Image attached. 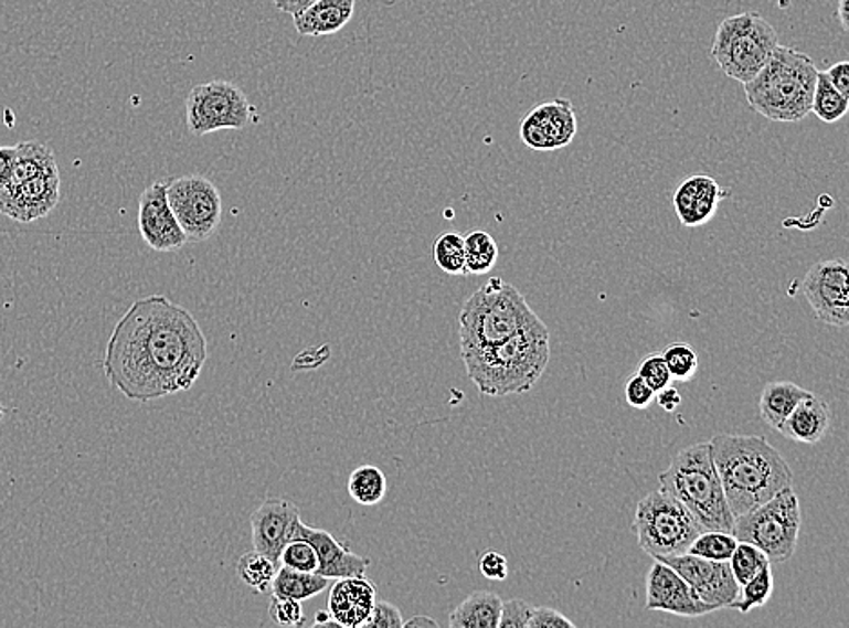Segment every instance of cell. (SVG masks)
Returning <instances> with one entry per match:
<instances>
[{"mask_svg": "<svg viewBox=\"0 0 849 628\" xmlns=\"http://www.w3.org/2000/svg\"><path fill=\"white\" fill-rule=\"evenodd\" d=\"M571 619L551 607H534L526 628H573Z\"/></svg>", "mask_w": 849, "mask_h": 628, "instance_id": "ee69618b", "label": "cell"}, {"mask_svg": "<svg viewBox=\"0 0 849 628\" xmlns=\"http://www.w3.org/2000/svg\"><path fill=\"white\" fill-rule=\"evenodd\" d=\"M17 147H0V189L10 185L13 169H15Z\"/></svg>", "mask_w": 849, "mask_h": 628, "instance_id": "7dc6e473", "label": "cell"}, {"mask_svg": "<svg viewBox=\"0 0 849 628\" xmlns=\"http://www.w3.org/2000/svg\"><path fill=\"white\" fill-rule=\"evenodd\" d=\"M460 355L468 377L486 397L522 395L537 386L549 366V330L538 317L506 341Z\"/></svg>", "mask_w": 849, "mask_h": 628, "instance_id": "3957f363", "label": "cell"}, {"mask_svg": "<svg viewBox=\"0 0 849 628\" xmlns=\"http://www.w3.org/2000/svg\"><path fill=\"white\" fill-rule=\"evenodd\" d=\"M658 478L665 493L692 514L701 531L734 534L735 518L715 471L710 443L681 449Z\"/></svg>", "mask_w": 849, "mask_h": 628, "instance_id": "5b68a950", "label": "cell"}, {"mask_svg": "<svg viewBox=\"0 0 849 628\" xmlns=\"http://www.w3.org/2000/svg\"><path fill=\"white\" fill-rule=\"evenodd\" d=\"M294 539H305L312 543L317 560H319L317 574H321L325 578L341 579L364 576L367 568L372 565L370 560L362 558L359 554L344 547L341 542H337L332 534L322 531V529L308 528L303 520L297 522Z\"/></svg>", "mask_w": 849, "mask_h": 628, "instance_id": "d6986e66", "label": "cell"}, {"mask_svg": "<svg viewBox=\"0 0 849 628\" xmlns=\"http://www.w3.org/2000/svg\"><path fill=\"white\" fill-rule=\"evenodd\" d=\"M579 121L574 106L565 98L534 107L522 120L520 138L533 151H559L574 140Z\"/></svg>", "mask_w": 849, "mask_h": 628, "instance_id": "5bb4252c", "label": "cell"}, {"mask_svg": "<svg viewBox=\"0 0 849 628\" xmlns=\"http://www.w3.org/2000/svg\"><path fill=\"white\" fill-rule=\"evenodd\" d=\"M502 598L489 590L469 594L449 616L452 628H498Z\"/></svg>", "mask_w": 849, "mask_h": 628, "instance_id": "cb8c5ba5", "label": "cell"}, {"mask_svg": "<svg viewBox=\"0 0 849 628\" xmlns=\"http://www.w3.org/2000/svg\"><path fill=\"white\" fill-rule=\"evenodd\" d=\"M817 73L819 70L806 53L779 44L763 70L743 84L746 100L768 120H805L811 113Z\"/></svg>", "mask_w": 849, "mask_h": 628, "instance_id": "277c9868", "label": "cell"}, {"mask_svg": "<svg viewBox=\"0 0 849 628\" xmlns=\"http://www.w3.org/2000/svg\"><path fill=\"white\" fill-rule=\"evenodd\" d=\"M831 409L825 398L809 393L794 412L789 413L779 432L789 440L800 444H817L825 438L831 426Z\"/></svg>", "mask_w": 849, "mask_h": 628, "instance_id": "7402d4cb", "label": "cell"}, {"mask_svg": "<svg viewBox=\"0 0 849 628\" xmlns=\"http://www.w3.org/2000/svg\"><path fill=\"white\" fill-rule=\"evenodd\" d=\"M59 200L61 172H53L0 189V214L19 223H33L47 216Z\"/></svg>", "mask_w": 849, "mask_h": 628, "instance_id": "2e32d148", "label": "cell"}, {"mask_svg": "<svg viewBox=\"0 0 849 628\" xmlns=\"http://www.w3.org/2000/svg\"><path fill=\"white\" fill-rule=\"evenodd\" d=\"M633 528L639 547L654 560L689 553L693 540L703 533L692 514L664 489L639 500Z\"/></svg>", "mask_w": 849, "mask_h": 628, "instance_id": "ba28073f", "label": "cell"}, {"mask_svg": "<svg viewBox=\"0 0 849 628\" xmlns=\"http://www.w3.org/2000/svg\"><path fill=\"white\" fill-rule=\"evenodd\" d=\"M849 109V98L835 89L826 78L825 71L817 73L814 96H811V113L825 124H835L845 118Z\"/></svg>", "mask_w": 849, "mask_h": 628, "instance_id": "f546056e", "label": "cell"}, {"mask_svg": "<svg viewBox=\"0 0 849 628\" xmlns=\"http://www.w3.org/2000/svg\"><path fill=\"white\" fill-rule=\"evenodd\" d=\"M654 401L659 404V407H664L665 412L672 413L678 409L679 404H681V395H679L678 390L676 387H664V390H659V392H656V397H654Z\"/></svg>", "mask_w": 849, "mask_h": 628, "instance_id": "c3c4849f", "label": "cell"}, {"mask_svg": "<svg viewBox=\"0 0 849 628\" xmlns=\"http://www.w3.org/2000/svg\"><path fill=\"white\" fill-rule=\"evenodd\" d=\"M386 489V475L378 466H361L348 478V493L361 505H378Z\"/></svg>", "mask_w": 849, "mask_h": 628, "instance_id": "f1b7e54d", "label": "cell"}, {"mask_svg": "<svg viewBox=\"0 0 849 628\" xmlns=\"http://www.w3.org/2000/svg\"><path fill=\"white\" fill-rule=\"evenodd\" d=\"M290 2L291 0H274L277 10L285 11V13H290Z\"/></svg>", "mask_w": 849, "mask_h": 628, "instance_id": "db71d44e", "label": "cell"}, {"mask_svg": "<svg viewBox=\"0 0 849 628\" xmlns=\"http://www.w3.org/2000/svg\"><path fill=\"white\" fill-rule=\"evenodd\" d=\"M779 36L766 19L746 11L719 24L712 44V58L729 78L746 84L770 61Z\"/></svg>", "mask_w": 849, "mask_h": 628, "instance_id": "52a82bcc", "label": "cell"}, {"mask_svg": "<svg viewBox=\"0 0 849 628\" xmlns=\"http://www.w3.org/2000/svg\"><path fill=\"white\" fill-rule=\"evenodd\" d=\"M774 571L770 563L768 567L755 574L754 578L741 585V594L734 608H737L741 614H749L752 608L764 607L774 594Z\"/></svg>", "mask_w": 849, "mask_h": 628, "instance_id": "d6a6232c", "label": "cell"}, {"mask_svg": "<svg viewBox=\"0 0 849 628\" xmlns=\"http://www.w3.org/2000/svg\"><path fill=\"white\" fill-rule=\"evenodd\" d=\"M15 147V169H13V177H11L10 183H22V181L59 172L55 155H53L50 147L44 146L41 141H21Z\"/></svg>", "mask_w": 849, "mask_h": 628, "instance_id": "4316f807", "label": "cell"}, {"mask_svg": "<svg viewBox=\"0 0 849 628\" xmlns=\"http://www.w3.org/2000/svg\"><path fill=\"white\" fill-rule=\"evenodd\" d=\"M316 0H291L290 2V15H296L299 11L305 10L307 6L312 4Z\"/></svg>", "mask_w": 849, "mask_h": 628, "instance_id": "816d5d0a", "label": "cell"}, {"mask_svg": "<svg viewBox=\"0 0 849 628\" xmlns=\"http://www.w3.org/2000/svg\"><path fill=\"white\" fill-rule=\"evenodd\" d=\"M533 608L528 602L523 599H506L502 602V613H500V621H498V628H526L528 627L529 618L533 614Z\"/></svg>", "mask_w": 849, "mask_h": 628, "instance_id": "ab89813d", "label": "cell"}, {"mask_svg": "<svg viewBox=\"0 0 849 628\" xmlns=\"http://www.w3.org/2000/svg\"><path fill=\"white\" fill-rule=\"evenodd\" d=\"M664 359L667 362V368H669L670 377L676 379V381H690L698 372V353L684 342L670 344L664 352Z\"/></svg>", "mask_w": 849, "mask_h": 628, "instance_id": "d590c367", "label": "cell"}, {"mask_svg": "<svg viewBox=\"0 0 849 628\" xmlns=\"http://www.w3.org/2000/svg\"><path fill=\"white\" fill-rule=\"evenodd\" d=\"M825 75L835 89L849 98V62H837L828 71H825Z\"/></svg>", "mask_w": 849, "mask_h": 628, "instance_id": "bcb514c9", "label": "cell"}, {"mask_svg": "<svg viewBox=\"0 0 849 628\" xmlns=\"http://www.w3.org/2000/svg\"><path fill=\"white\" fill-rule=\"evenodd\" d=\"M659 562L673 568L703 604L712 605L718 610L734 608L741 585L735 582L729 562H715L689 553L661 558Z\"/></svg>", "mask_w": 849, "mask_h": 628, "instance_id": "4fadbf2b", "label": "cell"}, {"mask_svg": "<svg viewBox=\"0 0 849 628\" xmlns=\"http://www.w3.org/2000/svg\"><path fill=\"white\" fill-rule=\"evenodd\" d=\"M809 393L811 392H808L805 387L797 386L795 382H770L768 386L764 387L763 393H761V418L772 429L779 432L789 413L794 412V407L803 398L808 397Z\"/></svg>", "mask_w": 849, "mask_h": 628, "instance_id": "d4e9b609", "label": "cell"}, {"mask_svg": "<svg viewBox=\"0 0 849 628\" xmlns=\"http://www.w3.org/2000/svg\"><path fill=\"white\" fill-rule=\"evenodd\" d=\"M167 200L187 243L206 242L222 222V194L205 177H183L167 183Z\"/></svg>", "mask_w": 849, "mask_h": 628, "instance_id": "8fae6325", "label": "cell"}, {"mask_svg": "<svg viewBox=\"0 0 849 628\" xmlns=\"http://www.w3.org/2000/svg\"><path fill=\"white\" fill-rule=\"evenodd\" d=\"M729 196V191L719 185L714 178L690 177L681 181L673 192V209L681 225L701 226L709 223L718 212L719 203Z\"/></svg>", "mask_w": 849, "mask_h": 628, "instance_id": "ffe728a7", "label": "cell"}, {"mask_svg": "<svg viewBox=\"0 0 849 628\" xmlns=\"http://www.w3.org/2000/svg\"><path fill=\"white\" fill-rule=\"evenodd\" d=\"M355 0H316L294 17L297 33L303 36L333 35L352 21Z\"/></svg>", "mask_w": 849, "mask_h": 628, "instance_id": "603a6c76", "label": "cell"}, {"mask_svg": "<svg viewBox=\"0 0 849 628\" xmlns=\"http://www.w3.org/2000/svg\"><path fill=\"white\" fill-rule=\"evenodd\" d=\"M478 568H480L484 578L491 579V582H503L509 576L508 558L497 551L484 553L482 558L478 562Z\"/></svg>", "mask_w": 849, "mask_h": 628, "instance_id": "7bdbcfd3", "label": "cell"}, {"mask_svg": "<svg viewBox=\"0 0 849 628\" xmlns=\"http://www.w3.org/2000/svg\"><path fill=\"white\" fill-rule=\"evenodd\" d=\"M378 599V588L364 576L341 578L333 585L328 598V613L333 624L347 628L364 625Z\"/></svg>", "mask_w": 849, "mask_h": 628, "instance_id": "44dd1931", "label": "cell"}, {"mask_svg": "<svg viewBox=\"0 0 849 628\" xmlns=\"http://www.w3.org/2000/svg\"><path fill=\"white\" fill-rule=\"evenodd\" d=\"M205 361L206 337L192 313L166 296H149L116 322L104 373L124 397L151 403L191 390Z\"/></svg>", "mask_w": 849, "mask_h": 628, "instance_id": "6da1fadb", "label": "cell"}, {"mask_svg": "<svg viewBox=\"0 0 849 628\" xmlns=\"http://www.w3.org/2000/svg\"><path fill=\"white\" fill-rule=\"evenodd\" d=\"M710 449L734 518L792 488L794 472L764 437L719 433L710 440Z\"/></svg>", "mask_w": 849, "mask_h": 628, "instance_id": "7a4b0ae2", "label": "cell"}, {"mask_svg": "<svg viewBox=\"0 0 849 628\" xmlns=\"http://www.w3.org/2000/svg\"><path fill=\"white\" fill-rule=\"evenodd\" d=\"M806 301L819 321L831 327L849 324V265L846 259L815 263L803 279Z\"/></svg>", "mask_w": 849, "mask_h": 628, "instance_id": "7c38bea8", "label": "cell"}, {"mask_svg": "<svg viewBox=\"0 0 849 628\" xmlns=\"http://www.w3.org/2000/svg\"><path fill=\"white\" fill-rule=\"evenodd\" d=\"M433 259L441 270L449 276H468L466 274V254H464V236L458 232H444L433 243Z\"/></svg>", "mask_w": 849, "mask_h": 628, "instance_id": "1f68e13d", "label": "cell"}, {"mask_svg": "<svg viewBox=\"0 0 849 628\" xmlns=\"http://www.w3.org/2000/svg\"><path fill=\"white\" fill-rule=\"evenodd\" d=\"M729 563L735 582L739 585H744L749 579L754 578L755 574L761 573L764 567H768L772 562L760 547H755L749 542H737Z\"/></svg>", "mask_w": 849, "mask_h": 628, "instance_id": "836d02e7", "label": "cell"}, {"mask_svg": "<svg viewBox=\"0 0 849 628\" xmlns=\"http://www.w3.org/2000/svg\"><path fill=\"white\" fill-rule=\"evenodd\" d=\"M328 358H330V348H328L327 344H325V347L310 348V350H305V352L297 355L291 368H294L296 372H301V370H317V368L328 361Z\"/></svg>", "mask_w": 849, "mask_h": 628, "instance_id": "f6af8a7d", "label": "cell"}, {"mask_svg": "<svg viewBox=\"0 0 849 628\" xmlns=\"http://www.w3.org/2000/svg\"><path fill=\"white\" fill-rule=\"evenodd\" d=\"M656 392L652 387L648 386L644 379L639 377L638 373L628 379L625 384V398L627 404L634 409H647L650 404L654 403Z\"/></svg>", "mask_w": 849, "mask_h": 628, "instance_id": "b9f144b4", "label": "cell"}, {"mask_svg": "<svg viewBox=\"0 0 849 628\" xmlns=\"http://www.w3.org/2000/svg\"><path fill=\"white\" fill-rule=\"evenodd\" d=\"M800 511L799 497L788 488L770 498L760 508L735 518L734 536L737 542H749L760 547L770 562H786L792 558L799 542Z\"/></svg>", "mask_w": 849, "mask_h": 628, "instance_id": "9c48e42d", "label": "cell"}, {"mask_svg": "<svg viewBox=\"0 0 849 628\" xmlns=\"http://www.w3.org/2000/svg\"><path fill=\"white\" fill-rule=\"evenodd\" d=\"M417 625H429V627H437V621L427 616H415L410 621H404V627H417Z\"/></svg>", "mask_w": 849, "mask_h": 628, "instance_id": "681fc988", "label": "cell"}, {"mask_svg": "<svg viewBox=\"0 0 849 628\" xmlns=\"http://www.w3.org/2000/svg\"><path fill=\"white\" fill-rule=\"evenodd\" d=\"M537 319V313L518 288L500 277H492L464 302L460 310V353L506 341Z\"/></svg>", "mask_w": 849, "mask_h": 628, "instance_id": "8992f818", "label": "cell"}, {"mask_svg": "<svg viewBox=\"0 0 849 628\" xmlns=\"http://www.w3.org/2000/svg\"><path fill=\"white\" fill-rule=\"evenodd\" d=\"M647 610L676 614L683 618H699L715 613L718 608L707 605L693 594L692 588L667 563L656 560L647 574Z\"/></svg>", "mask_w": 849, "mask_h": 628, "instance_id": "e0dca14e", "label": "cell"}, {"mask_svg": "<svg viewBox=\"0 0 849 628\" xmlns=\"http://www.w3.org/2000/svg\"><path fill=\"white\" fill-rule=\"evenodd\" d=\"M299 520V508L290 500H265L251 517L254 549L279 565L282 551L294 539Z\"/></svg>", "mask_w": 849, "mask_h": 628, "instance_id": "ac0fdd59", "label": "cell"}, {"mask_svg": "<svg viewBox=\"0 0 849 628\" xmlns=\"http://www.w3.org/2000/svg\"><path fill=\"white\" fill-rule=\"evenodd\" d=\"M279 565L296 568V571H305V573H317L319 560H317L312 543L305 539H294L283 549Z\"/></svg>", "mask_w": 849, "mask_h": 628, "instance_id": "8d00e7d4", "label": "cell"}, {"mask_svg": "<svg viewBox=\"0 0 849 628\" xmlns=\"http://www.w3.org/2000/svg\"><path fill=\"white\" fill-rule=\"evenodd\" d=\"M330 579L321 574L305 573L296 568L277 567L276 578L272 582L270 593L276 598L297 599V602H307L314 598L322 590H327Z\"/></svg>", "mask_w": 849, "mask_h": 628, "instance_id": "484cf974", "label": "cell"}, {"mask_svg": "<svg viewBox=\"0 0 849 628\" xmlns=\"http://www.w3.org/2000/svg\"><path fill=\"white\" fill-rule=\"evenodd\" d=\"M316 624L317 625H328L332 624V616H330V613H322V610H319L316 616Z\"/></svg>", "mask_w": 849, "mask_h": 628, "instance_id": "f5cc1de1", "label": "cell"}, {"mask_svg": "<svg viewBox=\"0 0 849 628\" xmlns=\"http://www.w3.org/2000/svg\"><path fill=\"white\" fill-rule=\"evenodd\" d=\"M277 567V563L254 549L252 553L243 554L237 562V574L243 584L254 588L256 593L267 594L270 593L272 582L276 578Z\"/></svg>", "mask_w": 849, "mask_h": 628, "instance_id": "4dcf8cb0", "label": "cell"}, {"mask_svg": "<svg viewBox=\"0 0 849 628\" xmlns=\"http://www.w3.org/2000/svg\"><path fill=\"white\" fill-rule=\"evenodd\" d=\"M839 17L842 30L848 31V0H839Z\"/></svg>", "mask_w": 849, "mask_h": 628, "instance_id": "f907efd6", "label": "cell"}, {"mask_svg": "<svg viewBox=\"0 0 849 628\" xmlns=\"http://www.w3.org/2000/svg\"><path fill=\"white\" fill-rule=\"evenodd\" d=\"M638 375L647 382L648 386L652 387L654 392L664 390L672 381L664 353H652V355L645 358L639 364Z\"/></svg>", "mask_w": 849, "mask_h": 628, "instance_id": "74e56055", "label": "cell"}, {"mask_svg": "<svg viewBox=\"0 0 849 628\" xmlns=\"http://www.w3.org/2000/svg\"><path fill=\"white\" fill-rule=\"evenodd\" d=\"M187 129L192 136L212 135L225 129H245L252 124V106L242 87L226 81H212L192 87L187 96Z\"/></svg>", "mask_w": 849, "mask_h": 628, "instance_id": "30bf717a", "label": "cell"}, {"mask_svg": "<svg viewBox=\"0 0 849 628\" xmlns=\"http://www.w3.org/2000/svg\"><path fill=\"white\" fill-rule=\"evenodd\" d=\"M268 614H270L272 621L282 625V627H301L305 625L303 605L297 599L276 598L274 596Z\"/></svg>", "mask_w": 849, "mask_h": 628, "instance_id": "f35d334b", "label": "cell"}, {"mask_svg": "<svg viewBox=\"0 0 849 628\" xmlns=\"http://www.w3.org/2000/svg\"><path fill=\"white\" fill-rule=\"evenodd\" d=\"M466 254V274L484 276L495 268L498 262V245L489 232L473 231L464 236Z\"/></svg>", "mask_w": 849, "mask_h": 628, "instance_id": "83f0119b", "label": "cell"}, {"mask_svg": "<svg viewBox=\"0 0 849 628\" xmlns=\"http://www.w3.org/2000/svg\"><path fill=\"white\" fill-rule=\"evenodd\" d=\"M737 539L732 533L724 531H703L698 534L689 547V554L701 558L715 560V562H729L734 553Z\"/></svg>", "mask_w": 849, "mask_h": 628, "instance_id": "e575fe53", "label": "cell"}, {"mask_svg": "<svg viewBox=\"0 0 849 628\" xmlns=\"http://www.w3.org/2000/svg\"><path fill=\"white\" fill-rule=\"evenodd\" d=\"M362 627L368 628H401L404 627L403 614L395 605L390 602H378L373 604L372 613L368 616Z\"/></svg>", "mask_w": 849, "mask_h": 628, "instance_id": "60d3db41", "label": "cell"}, {"mask_svg": "<svg viewBox=\"0 0 849 628\" xmlns=\"http://www.w3.org/2000/svg\"><path fill=\"white\" fill-rule=\"evenodd\" d=\"M138 209V228L147 247L157 252H172L185 247L187 237L178 225L177 216L167 200L166 181H155L141 192Z\"/></svg>", "mask_w": 849, "mask_h": 628, "instance_id": "9a60e30c", "label": "cell"}]
</instances>
